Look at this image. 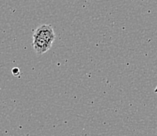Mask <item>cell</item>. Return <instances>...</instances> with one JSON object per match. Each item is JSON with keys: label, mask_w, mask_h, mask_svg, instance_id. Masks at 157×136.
Listing matches in <instances>:
<instances>
[{"label": "cell", "mask_w": 157, "mask_h": 136, "mask_svg": "<svg viewBox=\"0 0 157 136\" xmlns=\"http://www.w3.org/2000/svg\"><path fill=\"white\" fill-rule=\"evenodd\" d=\"M34 34L43 38L51 45H52L53 41H55V32L52 27L49 24H42L41 26L38 27L34 31Z\"/></svg>", "instance_id": "cell-1"}, {"label": "cell", "mask_w": 157, "mask_h": 136, "mask_svg": "<svg viewBox=\"0 0 157 136\" xmlns=\"http://www.w3.org/2000/svg\"><path fill=\"white\" fill-rule=\"evenodd\" d=\"M33 48L38 55H42L48 52L52 47V45L47 42L45 40L36 35H33Z\"/></svg>", "instance_id": "cell-2"}, {"label": "cell", "mask_w": 157, "mask_h": 136, "mask_svg": "<svg viewBox=\"0 0 157 136\" xmlns=\"http://www.w3.org/2000/svg\"><path fill=\"white\" fill-rule=\"evenodd\" d=\"M12 73H13V75L18 76V75H19V74H20L19 68H17V67H16V68H13V69L12 70Z\"/></svg>", "instance_id": "cell-3"}, {"label": "cell", "mask_w": 157, "mask_h": 136, "mask_svg": "<svg viewBox=\"0 0 157 136\" xmlns=\"http://www.w3.org/2000/svg\"><path fill=\"white\" fill-rule=\"evenodd\" d=\"M154 91H155V93H156V92H157V87H156V88H155V90H154Z\"/></svg>", "instance_id": "cell-4"}]
</instances>
